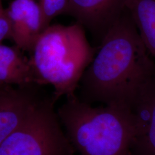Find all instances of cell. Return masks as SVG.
I'll return each mask as SVG.
<instances>
[{"label": "cell", "instance_id": "obj_10", "mask_svg": "<svg viewBox=\"0 0 155 155\" xmlns=\"http://www.w3.org/2000/svg\"><path fill=\"white\" fill-rule=\"evenodd\" d=\"M126 8L155 61V0H127Z\"/></svg>", "mask_w": 155, "mask_h": 155}, {"label": "cell", "instance_id": "obj_1", "mask_svg": "<svg viewBox=\"0 0 155 155\" xmlns=\"http://www.w3.org/2000/svg\"><path fill=\"white\" fill-rule=\"evenodd\" d=\"M154 79L155 61L125 8L84 72L78 97L90 104L125 105L132 109L141 92Z\"/></svg>", "mask_w": 155, "mask_h": 155}, {"label": "cell", "instance_id": "obj_5", "mask_svg": "<svg viewBox=\"0 0 155 155\" xmlns=\"http://www.w3.org/2000/svg\"><path fill=\"white\" fill-rule=\"evenodd\" d=\"M41 85H0V142L27 121L48 95Z\"/></svg>", "mask_w": 155, "mask_h": 155}, {"label": "cell", "instance_id": "obj_3", "mask_svg": "<svg viewBox=\"0 0 155 155\" xmlns=\"http://www.w3.org/2000/svg\"><path fill=\"white\" fill-rule=\"evenodd\" d=\"M98 49L89 43L80 23L50 25L29 52L36 82L51 84L56 101L63 96L75 97L83 74Z\"/></svg>", "mask_w": 155, "mask_h": 155}, {"label": "cell", "instance_id": "obj_8", "mask_svg": "<svg viewBox=\"0 0 155 155\" xmlns=\"http://www.w3.org/2000/svg\"><path fill=\"white\" fill-rule=\"evenodd\" d=\"M132 110L136 124L132 155H155V79L141 92Z\"/></svg>", "mask_w": 155, "mask_h": 155}, {"label": "cell", "instance_id": "obj_12", "mask_svg": "<svg viewBox=\"0 0 155 155\" xmlns=\"http://www.w3.org/2000/svg\"><path fill=\"white\" fill-rule=\"evenodd\" d=\"M13 38V25L6 8L0 2V43Z\"/></svg>", "mask_w": 155, "mask_h": 155}, {"label": "cell", "instance_id": "obj_7", "mask_svg": "<svg viewBox=\"0 0 155 155\" xmlns=\"http://www.w3.org/2000/svg\"><path fill=\"white\" fill-rule=\"evenodd\" d=\"M13 25V41L28 53L45 31L43 14L35 0H13L6 8Z\"/></svg>", "mask_w": 155, "mask_h": 155}, {"label": "cell", "instance_id": "obj_6", "mask_svg": "<svg viewBox=\"0 0 155 155\" xmlns=\"http://www.w3.org/2000/svg\"><path fill=\"white\" fill-rule=\"evenodd\" d=\"M127 0H68L63 15L74 18L100 46L126 8Z\"/></svg>", "mask_w": 155, "mask_h": 155}, {"label": "cell", "instance_id": "obj_9", "mask_svg": "<svg viewBox=\"0 0 155 155\" xmlns=\"http://www.w3.org/2000/svg\"><path fill=\"white\" fill-rule=\"evenodd\" d=\"M15 45H0V85L24 86L36 83L29 57Z\"/></svg>", "mask_w": 155, "mask_h": 155}, {"label": "cell", "instance_id": "obj_4", "mask_svg": "<svg viewBox=\"0 0 155 155\" xmlns=\"http://www.w3.org/2000/svg\"><path fill=\"white\" fill-rule=\"evenodd\" d=\"M53 94L48 95L22 125L0 142V155H74L64 133Z\"/></svg>", "mask_w": 155, "mask_h": 155}, {"label": "cell", "instance_id": "obj_11", "mask_svg": "<svg viewBox=\"0 0 155 155\" xmlns=\"http://www.w3.org/2000/svg\"><path fill=\"white\" fill-rule=\"evenodd\" d=\"M68 1V0H39L45 29L50 26L54 18L63 14Z\"/></svg>", "mask_w": 155, "mask_h": 155}, {"label": "cell", "instance_id": "obj_2", "mask_svg": "<svg viewBox=\"0 0 155 155\" xmlns=\"http://www.w3.org/2000/svg\"><path fill=\"white\" fill-rule=\"evenodd\" d=\"M57 111L81 155H132L136 124L131 107H93L76 95L67 98Z\"/></svg>", "mask_w": 155, "mask_h": 155}]
</instances>
